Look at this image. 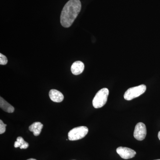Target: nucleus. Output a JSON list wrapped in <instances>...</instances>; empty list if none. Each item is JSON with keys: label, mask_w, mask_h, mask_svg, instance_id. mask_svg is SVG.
Here are the masks:
<instances>
[{"label": "nucleus", "mask_w": 160, "mask_h": 160, "mask_svg": "<svg viewBox=\"0 0 160 160\" xmlns=\"http://www.w3.org/2000/svg\"><path fill=\"white\" fill-rule=\"evenodd\" d=\"M82 5L80 0H69L64 6L61 13L60 22L65 28L72 25L81 11Z\"/></svg>", "instance_id": "nucleus-1"}, {"label": "nucleus", "mask_w": 160, "mask_h": 160, "mask_svg": "<svg viewBox=\"0 0 160 160\" xmlns=\"http://www.w3.org/2000/svg\"><path fill=\"white\" fill-rule=\"evenodd\" d=\"M109 90L107 88H103L98 91L92 100V105L96 109L102 108L107 102Z\"/></svg>", "instance_id": "nucleus-2"}, {"label": "nucleus", "mask_w": 160, "mask_h": 160, "mask_svg": "<svg viewBox=\"0 0 160 160\" xmlns=\"http://www.w3.org/2000/svg\"><path fill=\"white\" fill-rule=\"evenodd\" d=\"M146 86L145 85L132 87L125 92L124 96V98L127 101H130L138 97L146 92Z\"/></svg>", "instance_id": "nucleus-3"}, {"label": "nucleus", "mask_w": 160, "mask_h": 160, "mask_svg": "<svg viewBox=\"0 0 160 160\" xmlns=\"http://www.w3.org/2000/svg\"><path fill=\"white\" fill-rule=\"evenodd\" d=\"M89 129L86 126H79L72 129L68 133L70 141H77L82 139L88 133Z\"/></svg>", "instance_id": "nucleus-4"}, {"label": "nucleus", "mask_w": 160, "mask_h": 160, "mask_svg": "<svg viewBox=\"0 0 160 160\" xmlns=\"http://www.w3.org/2000/svg\"><path fill=\"white\" fill-rule=\"evenodd\" d=\"M146 125L142 122H139L135 126L133 136L137 140L142 141L146 138Z\"/></svg>", "instance_id": "nucleus-5"}, {"label": "nucleus", "mask_w": 160, "mask_h": 160, "mask_svg": "<svg viewBox=\"0 0 160 160\" xmlns=\"http://www.w3.org/2000/svg\"><path fill=\"white\" fill-rule=\"evenodd\" d=\"M118 154L122 158L124 159H129L134 157L136 152L133 149L125 147H119L116 150Z\"/></svg>", "instance_id": "nucleus-6"}, {"label": "nucleus", "mask_w": 160, "mask_h": 160, "mask_svg": "<svg viewBox=\"0 0 160 160\" xmlns=\"http://www.w3.org/2000/svg\"><path fill=\"white\" fill-rule=\"evenodd\" d=\"M85 69V65L81 61H76L72 65L71 71L72 73L75 75L81 74Z\"/></svg>", "instance_id": "nucleus-7"}, {"label": "nucleus", "mask_w": 160, "mask_h": 160, "mask_svg": "<svg viewBox=\"0 0 160 160\" xmlns=\"http://www.w3.org/2000/svg\"><path fill=\"white\" fill-rule=\"evenodd\" d=\"M50 99L55 102H61L64 99V96L61 92L56 89H52L49 92Z\"/></svg>", "instance_id": "nucleus-8"}, {"label": "nucleus", "mask_w": 160, "mask_h": 160, "mask_svg": "<svg viewBox=\"0 0 160 160\" xmlns=\"http://www.w3.org/2000/svg\"><path fill=\"white\" fill-rule=\"evenodd\" d=\"M43 125L40 122H35L29 126V131L32 132L35 136L39 135L42 129Z\"/></svg>", "instance_id": "nucleus-9"}, {"label": "nucleus", "mask_w": 160, "mask_h": 160, "mask_svg": "<svg viewBox=\"0 0 160 160\" xmlns=\"http://www.w3.org/2000/svg\"><path fill=\"white\" fill-rule=\"evenodd\" d=\"M0 107L4 111L9 113H12L14 111V107L1 97L0 98Z\"/></svg>", "instance_id": "nucleus-10"}, {"label": "nucleus", "mask_w": 160, "mask_h": 160, "mask_svg": "<svg viewBox=\"0 0 160 160\" xmlns=\"http://www.w3.org/2000/svg\"><path fill=\"white\" fill-rule=\"evenodd\" d=\"M15 148L20 147L21 149H26L29 146V143L26 142L24 139L21 137H18L17 139V141L14 143Z\"/></svg>", "instance_id": "nucleus-11"}, {"label": "nucleus", "mask_w": 160, "mask_h": 160, "mask_svg": "<svg viewBox=\"0 0 160 160\" xmlns=\"http://www.w3.org/2000/svg\"><path fill=\"white\" fill-rule=\"evenodd\" d=\"M8 63V59L6 56L0 53V64L1 65H6Z\"/></svg>", "instance_id": "nucleus-12"}, {"label": "nucleus", "mask_w": 160, "mask_h": 160, "mask_svg": "<svg viewBox=\"0 0 160 160\" xmlns=\"http://www.w3.org/2000/svg\"><path fill=\"white\" fill-rule=\"evenodd\" d=\"M7 125L3 123L2 120H0V134H2L6 132Z\"/></svg>", "instance_id": "nucleus-13"}, {"label": "nucleus", "mask_w": 160, "mask_h": 160, "mask_svg": "<svg viewBox=\"0 0 160 160\" xmlns=\"http://www.w3.org/2000/svg\"><path fill=\"white\" fill-rule=\"evenodd\" d=\"M158 137L159 139L160 140V131L159 132L158 134Z\"/></svg>", "instance_id": "nucleus-14"}, {"label": "nucleus", "mask_w": 160, "mask_h": 160, "mask_svg": "<svg viewBox=\"0 0 160 160\" xmlns=\"http://www.w3.org/2000/svg\"><path fill=\"white\" fill-rule=\"evenodd\" d=\"M27 160H37L35 159H33V158H30V159H28Z\"/></svg>", "instance_id": "nucleus-15"}, {"label": "nucleus", "mask_w": 160, "mask_h": 160, "mask_svg": "<svg viewBox=\"0 0 160 160\" xmlns=\"http://www.w3.org/2000/svg\"><path fill=\"white\" fill-rule=\"evenodd\" d=\"M155 160H160V159Z\"/></svg>", "instance_id": "nucleus-16"}]
</instances>
